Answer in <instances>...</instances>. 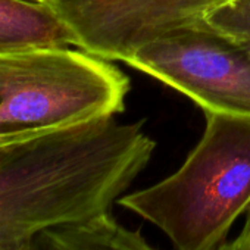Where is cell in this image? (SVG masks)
Segmentation results:
<instances>
[{
    "label": "cell",
    "instance_id": "cell-1",
    "mask_svg": "<svg viewBox=\"0 0 250 250\" xmlns=\"http://www.w3.org/2000/svg\"><path fill=\"white\" fill-rule=\"evenodd\" d=\"M142 127L104 116L0 134V250L110 212L156 147Z\"/></svg>",
    "mask_w": 250,
    "mask_h": 250
},
{
    "label": "cell",
    "instance_id": "cell-2",
    "mask_svg": "<svg viewBox=\"0 0 250 250\" xmlns=\"http://www.w3.org/2000/svg\"><path fill=\"white\" fill-rule=\"evenodd\" d=\"M203 112L205 133L184 164L116 202L158 227L175 250H216L250 209V116Z\"/></svg>",
    "mask_w": 250,
    "mask_h": 250
},
{
    "label": "cell",
    "instance_id": "cell-3",
    "mask_svg": "<svg viewBox=\"0 0 250 250\" xmlns=\"http://www.w3.org/2000/svg\"><path fill=\"white\" fill-rule=\"evenodd\" d=\"M130 80L84 50L0 55V134L58 128L124 110Z\"/></svg>",
    "mask_w": 250,
    "mask_h": 250
},
{
    "label": "cell",
    "instance_id": "cell-4",
    "mask_svg": "<svg viewBox=\"0 0 250 250\" xmlns=\"http://www.w3.org/2000/svg\"><path fill=\"white\" fill-rule=\"evenodd\" d=\"M125 63L181 91L203 110L250 116V53L209 24L153 40Z\"/></svg>",
    "mask_w": 250,
    "mask_h": 250
},
{
    "label": "cell",
    "instance_id": "cell-5",
    "mask_svg": "<svg viewBox=\"0 0 250 250\" xmlns=\"http://www.w3.org/2000/svg\"><path fill=\"white\" fill-rule=\"evenodd\" d=\"M227 0H50L75 47L104 61L127 62L140 47L172 31L205 25Z\"/></svg>",
    "mask_w": 250,
    "mask_h": 250
},
{
    "label": "cell",
    "instance_id": "cell-6",
    "mask_svg": "<svg viewBox=\"0 0 250 250\" xmlns=\"http://www.w3.org/2000/svg\"><path fill=\"white\" fill-rule=\"evenodd\" d=\"M71 46H75L72 33L49 3L0 0V55Z\"/></svg>",
    "mask_w": 250,
    "mask_h": 250
},
{
    "label": "cell",
    "instance_id": "cell-7",
    "mask_svg": "<svg viewBox=\"0 0 250 250\" xmlns=\"http://www.w3.org/2000/svg\"><path fill=\"white\" fill-rule=\"evenodd\" d=\"M24 250H158L142 235L119 224L110 212L39 232Z\"/></svg>",
    "mask_w": 250,
    "mask_h": 250
},
{
    "label": "cell",
    "instance_id": "cell-8",
    "mask_svg": "<svg viewBox=\"0 0 250 250\" xmlns=\"http://www.w3.org/2000/svg\"><path fill=\"white\" fill-rule=\"evenodd\" d=\"M206 22L250 53V0H227L206 17Z\"/></svg>",
    "mask_w": 250,
    "mask_h": 250
},
{
    "label": "cell",
    "instance_id": "cell-9",
    "mask_svg": "<svg viewBox=\"0 0 250 250\" xmlns=\"http://www.w3.org/2000/svg\"><path fill=\"white\" fill-rule=\"evenodd\" d=\"M246 215V222L238 235L228 243H222L216 250H250V209Z\"/></svg>",
    "mask_w": 250,
    "mask_h": 250
},
{
    "label": "cell",
    "instance_id": "cell-10",
    "mask_svg": "<svg viewBox=\"0 0 250 250\" xmlns=\"http://www.w3.org/2000/svg\"><path fill=\"white\" fill-rule=\"evenodd\" d=\"M37 2H46L47 3V2H50V0H37Z\"/></svg>",
    "mask_w": 250,
    "mask_h": 250
}]
</instances>
